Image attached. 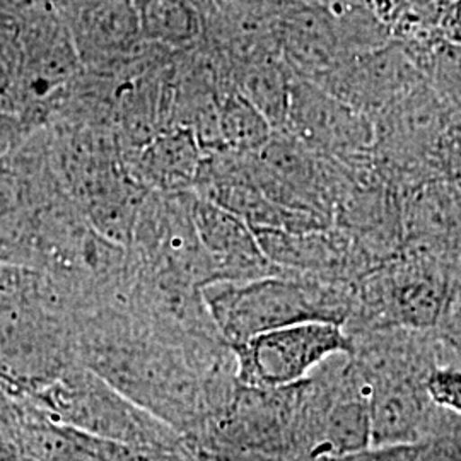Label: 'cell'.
Instances as JSON below:
<instances>
[{
	"label": "cell",
	"instance_id": "5b68a950",
	"mask_svg": "<svg viewBox=\"0 0 461 461\" xmlns=\"http://www.w3.org/2000/svg\"><path fill=\"white\" fill-rule=\"evenodd\" d=\"M67 26L83 67L129 64L144 47L133 0H66L55 11Z\"/></svg>",
	"mask_w": 461,
	"mask_h": 461
},
{
	"label": "cell",
	"instance_id": "8fae6325",
	"mask_svg": "<svg viewBox=\"0 0 461 461\" xmlns=\"http://www.w3.org/2000/svg\"><path fill=\"white\" fill-rule=\"evenodd\" d=\"M133 5L146 45L190 50L205 34L203 17L190 0H133Z\"/></svg>",
	"mask_w": 461,
	"mask_h": 461
},
{
	"label": "cell",
	"instance_id": "7c38bea8",
	"mask_svg": "<svg viewBox=\"0 0 461 461\" xmlns=\"http://www.w3.org/2000/svg\"><path fill=\"white\" fill-rule=\"evenodd\" d=\"M217 123L224 152L255 156L272 140L274 129L234 87L217 98Z\"/></svg>",
	"mask_w": 461,
	"mask_h": 461
},
{
	"label": "cell",
	"instance_id": "e0dca14e",
	"mask_svg": "<svg viewBox=\"0 0 461 461\" xmlns=\"http://www.w3.org/2000/svg\"><path fill=\"white\" fill-rule=\"evenodd\" d=\"M441 38L461 47V0H453L446 5L439 21Z\"/></svg>",
	"mask_w": 461,
	"mask_h": 461
},
{
	"label": "cell",
	"instance_id": "ba28073f",
	"mask_svg": "<svg viewBox=\"0 0 461 461\" xmlns=\"http://www.w3.org/2000/svg\"><path fill=\"white\" fill-rule=\"evenodd\" d=\"M192 219L212 282H248L279 274V267L265 257L255 232L238 215L207 198H194Z\"/></svg>",
	"mask_w": 461,
	"mask_h": 461
},
{
	"label": "cell",
	"instance_id": "6da1fadb",
	"mask_svg": "<svg viewBox=\"0 0 461 461\" xmlns=\"http://www.w3.org/2000/svg\"><path fill=\"white\" fill-rule=\"evenodd\" d=\"M203 299L215 329L241 346L268 330L304 321H329L346 329L356 303L348 289L306 276H268L248 282L205 284Z\"/></svg>",
	"mask_w": 461,
	"mask_h": 461
},
{
	"label": "cell",
	"instance_id": "4fadbf2b",
	"mask_svg": "<svg viewBox=\"0 0 461 461\" xmlns=\"http://www.w3.org/2000/svg\"><path fill=\"white\" fill-rule=\"evenodd\" d=\"M422 74L446 108L461 110V47L439 38L429 50Z\"/></svg>",
	"mask_w": 461,
	"mask_h": 461
},
{
	"label": "cell",
	"instance_id": "3957f363",
	"mask_svg": "<svg viewBox=\"0 0 461 461\" xmlns=\"http://www.w3.org/2000/svg\"><path fill=\"white\" fill-rule=\"evenodd\" d=\"M285 132L304 148L347 167L363 166L375 148V122L323 87L293 81Z\"/></svg>",
	"mask_w": 461,
	"mask_h": 461
},
{
	"label": "cell",
	"instance_id": "9a60e30c",
	"mask_svg": "<svg viewBox=\"0 0 461 461\" xmlns=\"http://www.w3.org/2000/svg\"><path fill=\"white\" fill-rule=\"evenodd\" d=\"M413 461H461V419L441 412L432 434L419 445Z\"/></svg>",
	"mask_w": 461,
	"mask_h": 461
},
{
	"label": "cell",
	"instance_id": "277c9868",
	"mask_svg": "<svg viewBox=\"0 0 461 461\" xmlns=\"http://www.w3.org/2000/svg\"><path fill=\"white\" fill-rule=\"evenodd\" d=\"M424 83L407 49L392 40L379 49L348 53L316 86L373 118Z\"/></svg>",
	"mask_w": 461,
	"mask_h": 461
},
{
	"label": "cell",
	"instance_id": "52a82bcc",
	"mask_svg": "<svg viewBox=\"0 0 461 461\" xmlns=\"http://www.w3.org/2000/svg\"><path fill=\"white\" fill-rule=\"evenodd\" d=\"M19 24L21 74L19 104L50 98L74 81L81 59L60 16L41 7V13Z\"/></svg>",
	"mask_w": 461,
	"mask_h": 461
},
{
	"label": "cell",
	"instance_id": "30bf717a",
	"mask_svg": "<svg viewBox=\"0 0 461 461\" xmlns=\"http://www.w3.org/2000/svg\"><path fill=\"white\" fill-rule=\"evenodd\" d=\"M234 89L253 104L274 132H285L294 76L282 57H265L230 68Z\"/></svg>",
	"mask_w": 461,
	"mask_h": 461
},
{
	"label": "cell",
	"instance_id": "2e32d148",
	"mask_svg": "<svg viewBox=\"0 0 461 461\" xmlns=\"http://www.w3.org/2000/svg\"><path fill=\"white\" fill-rule=\"evenodd\" d=\"M419 445L386 446V447H369L361 453L339 458L340 461H413L417 456Z\"/></svg>",
	"mask_w": 461,
	"mask_h": 461
},
{
	"label": "cell",
	"instance_id": "5bb4252c",
	"mask_svg": "<svg viewBox=\"0 0 461 461\" xmlns=\"http://www.w3.org/2000/svg\"><path fill=\"white\" fill-rule=\"evenodd\" d=\"M424 390L438 411L461 419V367L449 363L434 364L424 379Z\"/></svg>",
	"mask_w": 461,
	"mask_h": 461
},
{
	"label": "cell",
	"instance_id": "44dd1931",
	"mask_svg": "<svg viewBox=\"0 0 461 461\" xmlns=\"http://www.w3.org/2000/svg\"><path fill=\"white\" fill-rule=\"evenodd\" d=\"M446 4H449V2H453V0H445Z\"/></svg>",
	"mask_w": 461,
	"mask_h": 461
},
{
	"label": "cell",
	"instance_id": "ffe728a7",
	"mask_svg": "<svg viewBox=\"0 0 461 461\" xmlns=\"http://www.w3.org/2000/svg\"><path fill=\"white\" fill-rule=\"evenodd\" d=\"M17 461H41V460H36V458H32V456H26V458H21V460Z\"/></svg>",
	"mask_w": 461,
	"mask_h": 461
},
{
	"label": "cell",
	"instance_id": "d6986e66",
	"mask_svg": "<svg viewBox=\"0 0 461 461\" xmlns=\"http://www.w3.org/2000/svg\"><path fill=\"white\" fill-rule=\"evenodd\" d=\"M33 0H0V17H9L17 13H26L34 7Z\"/></svg>",
	"mask_w": 461,
	"mask_h": 461
},
{
	"label": "cell",
	"instance_id": "7a4b0ae2",
	"mask_svg": "<svg viewBox=\"0 0 461 461\" xmlns=\"http://www.w3.org/2000/svg\"><path fill=\"white\" fill-rule=\"evenodd\" d=\"M238 378L257 390H279L301 383L316 367L352 354V339L342 325L304 321L268 330L232 347Z\"/></svg>",
	"mask_w": 461,
	"mask_h": 461
},
{
	"label": "cell",
	"instance_id": "8992f818",
	"mask_svg": "<svg viewBox=\"0 0 461 461\" xmlns=\"http://www.w3.org/2000/svg\"><path fill=\"white\" fill-rule=\"evenodd\" d=\"M361 375L369 386L371 447L424 443L439 413L424 390L428 373L395 369Z\"/></svg>",
	"mask_w": 461,
	"mask_h": 461
},
{
	"label": "cell",
	"instance_id": "9c48e42d",
	"mask_svg": "<svg viewBox=\"0 0 461 461\" xmlns=\"http://www.w3.org/2000/svg\"><path fill=\"white\" fill-rule=\"evenodd\" d=\"M202 152L188 127H169L140 148L133 171L140 182L158 192L183 194L202 175Z\"/></svg>",
	"mask_w": 461,
	"mask_h": 461
},
{
	"label": "cell",
	"instance_id": "ac0fdd59",
	"mask_svg": "<svg viewBox=\"0 0 461 461\" xmlns=\"http://www.w3.org/2000/svg\"><path fill=\"white\" fill-rule=\"evenodd\" d=\"M276 0H219V7L238 11H265L272 9Z\"/></svg>",
	"mask_w": 461,
	"mask_h": 461
}]
</instances>
